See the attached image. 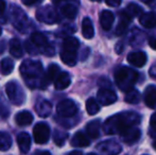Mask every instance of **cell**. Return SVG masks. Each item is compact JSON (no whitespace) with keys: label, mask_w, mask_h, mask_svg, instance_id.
<instances>
[{"label":"cell","mask_w":156,"mask_h":155,"mask_svg":"<svg viewBox=\"0 0 156 155\" xmlns=\"http://www.w3.org/2000/svg\"><path fill=\"white\" fill-rule=\"evenodd\" d=\"M140 115L135 112H122L109 117L103 124L107 135H124L140 122Z\"/></svg>","instance_id":"6da1fadb"},{"label":"cell","mask_w":156,"mask_h":155,"mask_svg":"<svg viewBox=\"0 0 156 155\" xmlns=\"http://www.w3.org/2000/svg\"><path fill=\"white\" fill-rule=\"evenodd\" d=\"M19 71H20V75L23 76V81L29 88L46 89V87H47L45 82L46 73L44 72L43 65L39 61H23L20 65Z\"/></svg>","instance_id":"7a4b0ae2"},{"label":"cell","mask_w":156,"mask_h":155,"mask_svg":"<svg viewBox=\"0 0 156 155\" xmlns=\"http://www.w3.org/2000/svg\"><path fill=\"white\" fill-rule=\"evenodd\" d=\"M139 73L133 68L126 66L118 67L115 71V82L118 88L124 93L134 89V85L138 81Z\"/></svg>","instance_id":"3957f363"},{"label":"cell","mask_w":156,"mask_h":155,"mask_svg":"<svg viewBox=\"0 0 156 155\" xmlns=\"http://www.w3.org/2000/svg\"><path fill=\"white\" fill-rule=\"evenodd\" d=\"M5 91L9 100L15 105H21L26 100V93L21 86L15 81H10L5 85Z\"/></svg>","instance_id":"277c9868"},{"label":"cell","mask_w":156,"mask_h":155,"mask_svg":"<svg viewBox=\"0 0 156 155\" xmlns=\"http://www.w3.org/2000/svg\"><path fill=\"white\" fill-rule=\"evenodd\" d=\"M30 41H32V44L37 48L39 52L44 54L46 56H53L55 51H54V48L51 44L48 41L47 37L44 35L43 33H39V32H34L31 35Z\"/></svg>","instance_id":"5b68a950"},{"label":"cell","mask_w":156,"mask_h":155,"mask_svg":"<svg viewBox=\"0 0 156 155\" xmlns=\"http://www.w3.org/2000/svg\"><path fill=\"white\" fill-rule=\"evenodd\" d=\"M11 18H12V23L14 25V27L17 30L21 32L27 31L28 27H29V19H28L27 15L25 12L20 10L18 6L12 5L11 9Z\"/></svg>","instance_id":"8992f818"},{"label":"cell","mask_w":156,"mask_h":155,"mask_svg":"<svg viewBox=\"0 0 156 155\" xmlns=\"http://www.w3.org/2000/svg\"><path fill=\"white\" fill-rule=\"evenodd\" d=\"M36 19L41 23H47V25H53L58 23V14L55 10L50 5H45L38 8L36 10Z\"/></svg>","instance_id":"52a82bcc"},{"label":"cell","mask_w":156,"mask_h":155,"mask_svg":"<svg viewBox=\"0 0 156 155\" xmlns=\"http://www.w3.org/2000/svg\"><path fill=\"white\" fill-rule=\"evenodd\" d=\"M33 138L38 145H45L50 138V126L46 122H38L33 129Z\"/></svg>","instance_id":"ba28073f"},{"label":"cell","mask_w":156,"mask_h":155,"mask_svg":"<svg viewBox=\"0 0 156 155\" xmlns=\"http://www.w3.org/2000/svg\"><path fill=\"white\" fill-rule=\"evenodd\" d=\"M56 113L62 118L73 117L78 113V105L71 99H65L56 106Z\"/></svg>","instance_id":"9c48e42d"},{"label":"cell","mask_w":156,"mask_h":155,"mask_svg":"<svg viewBox=\"0 0 156 155\" xmlns=\"http://www.w3.org/2000/svg\"><path fill=\"white\" fill-rule=\"evenodd\" d=\"M97 99L100 104L107 106L114 104L117 101V95L111 88H101L97 93Z\"/></svg>","instance_id":"30bf717a"},{"label":"cell","mask_w":156,"mask_h":155,"mask_svg":"<svg viewBox=\"0 0 156 155\" xmlns=\"http://www.w3.org/2000/svg\"><path fill=\"white\" fill-rule=\"evenodd\" d=\"M98 150L103 155H117L122 150L121 146L114 140H106L99 143Z\"/></svg>","instance_id":"8fae6325"},{"label":"cell","mask_w":156,"mask_h":155,"mask_svg":"<svg viewBox=\"0 0 156 155\" xmlns=\"http://www.w3.org/2000/svg\"><path fill=\"white\" fill-rule=\"evenodd\" d=\"M147 54L144 51H134L127 55V62L135 67H144L147 64Z\"/></svg>","instance_id":"7c38bea8"},{"label":"cell","mask_w":156,"mask_h":155,"mask_svg":"<svg viewBox=\"0 0 156 155\" xmlns=\"http://www.w3.org/2000/svg\"><path fill=\"white\" fill-rule=\"evenodd\" d=\"M52 110V104L51 102H49L46 99H41L36 102L35 104V111H36V114L39 117L46 118L51 114Z\"/></svg>","instance_id":"4fadbf2b"},{"label":"cell","mask_w":156,"mask_h":155,"mask_svg":"<svg viewBox=\"0 0 156 155\" xmlns=\"http://www.w3.org/2000/svg\"><path fill=\"white\" fill-rule=\"evenodd\" d=\"M132 18H133V17H132L125 10L120 12V21H119V23H118L117 28H116V35L117 36L123 35L127 29V25L131 23Z\"/></svg>","instance_id":"5bb4252c"},{"label":"cell","mask_w":156,"mask_h":155,"mask_svg":"<svg viewBox=\"0 0 156 155\" xmlns=\"http://www.w3.org/2000/svg\"><path fill=\"white\" fill-rule=\"evenodd\" d=\"M17 143L21 153L27 154L31 149V136L26 132L20 133L17 136Z\"/></svg>","instance_id":"9a60e30c"},{"label":"cell","mask_w":156,"mask_h":155,"mask_svg":"<svg viewBox=\"0 0 156 155\" xmlns=\"http://www.w3.org/2000/svg\"><path fill=\"white\" fill-rule=\"evenodd\" d=\"M144 102L148 107L155 110L156 108V86L149 85L144 90Z\"/></svg>","instance_id":"2e32d148"},{"label":"cell","mask_w":156,"mask_h":155,"mask_svg":"<svg viewBox=\"0 0 156 155\" xmlns=\"http://www.w3.org/2000/svg\"><path fill=\"white\" fill-rule=\"evenodd\" d=\"M71 83V78L70 75L66 71H62V72L58 75V77L56 78V80L54 81V87L58 90H63L66 89Z\"/></svg>","instance_id":"e0dca14e"},{"label":"cell","mask_w":156,"mask_h":155,"mask_svg":"<svg viewBox=\"0 0 156 155\" xmlns=\"http://www.w3.org/2000/svg\"><path fill=\"white\" fill-rule=\"evenodd\" d=\"M115 20L114 14L108 10H104L101 12L100 14V25L102 27V29L104 30H109L113 26V23Z\"/></svg>","instance_id":"ac0fdd59"},{"label":"cell","mask_w":156,"mask_h":155,"mask_svg":"<svg viewBox=\"0 0 156 155\" xmlns=\"http://www.w3.org/2000/svg\"><path fill=\"white\" fill-rule=\"evenodd\" d=\"M139 23L144 28H151L156 26V13L154 12H148L144 13L141 16L139 17Z\"/></svg>","instance_id":"d6986e66"},{"label":"cell","mask_w":156,"mask_h":155,"mask_svg":"<svg viewBox=\"0 0 156 155\" xmlns=\"http://www.w3.org/2000/svg\"><path fill=\"white\" fill-rule=\"evenodd\" d=\"M34 118H33V115L28 111H23V112H19L16 114L15 116V121L18 125L20 126H27L30 125V124L33 122Z\"/></svg>","instance_id":"ffe728a7"},{"label":"cell","mask_w":156,"mask_h":155,"mask_svg":"<svg viewBox=\"0 0 156 155\" xmlns=\"http://www.w3.org/2000/svg\"><path fill=\"white\" fill-rule=\"evenodd\" d=\"M70 143H71V146H73V147H79V148L88 147L89 139L87 138V136L83 132H76V134H74V136L72 137Z\"/></svg>","instance_id":"44dd1931"},{"label":"cell","mask_w":156,"mask_h":155,"mask_svg":"<svg viewBox=\"0 0 156 155\" xmlns=\"http://www.w3.org/2000/svg\"><path fill=\"white\" fill-rule=\"evenodd\" d=\"M10 53L12 54L14 58H20L23 55V49L21 43L18 38H12L10 41Z\"/></svg>","instance_id":"7402d4cb"},{"label":"cell","mask_w":156,"mask_h":155,"mask_svg":"<svg viewBox=\"0 0 156 155\" xmlns=\"http://www.w3.org/2000/svg\"><path fill=\"white\" fill-rule=\"evenodd\" d=\"M60 73H61V69H60V67H58V65L50 64L49 67H48V69H47L46 76H45L46 85H48L51 82H54V81L56 80V78L58 77Z\"/></svg>","instance_id":"603a6c76"},{"label":"cell","mask_w":156,"mask_h":155,"mask_svg":"<svg viewBox=\"0 0 156 155\" xmlns=\"http://www.w3.org/2000/svg\"><path fill=\"white\" fill-rule=\"evenodd\" d=\"M100 126H101V122L99 119L93 120V121L88 122L86 125L87 136H89L93 139L98 138L99 135H100Z\"/></svg>","instance_id":"cb8c5ba5"},{"label":"cell","mask_w":156,"mask_h":155,"mask_svg":"<svg viewBox=\"0 0 156 155\" xmlns=\"http://www.w3.org/2000/svg\"><path fill=\"white\" fill-rule=\"evenodd\" d=\"M82 34L86 39H91L94 35V29L89 17H85L82 21Z\"/></svg>","instance_id":"d4e9b609"},{"label":"cell","mask_w":156,"mask_h":155,"mask_svg":"<svg viewBox=\"0 0 156 155\" xmlns=\"http://www.w3.org/2000/svg\"><path fill=\"white\" fill-rule=\"evenodd\" d=\"M140 135H141V131L137 128L132 129L131 131H129L127 133H125L124 135H122V140L124 141L127 145H133L134 143L138 140L140 138Z\"/></svg>","instance_id":"484cf974"},{"label":"cell","mask_w":156,"mask_h":155,"mask_svg":"<svg viewBox=\"0 0 156 155\" xmlns=\"http://www.w3.org/2000/svg\"><path fill=\"white\" fill-rule=\"evenodd\" d=\"M61 12L66 18L74 19L78 14V8L73 3H64L61 8Z\"/></svg>","instance_id":"4316f807"},{"label":"cell","mask_w":156,"mask_h":155,"mask_svg":"<svg viewBox=\"0 0 156 155\" xmlns=\"http://www.w3.org/2000/svg\"><path fill=\"white\" fill-rule=\"evenodd\" d=\"M14 70V61L10 58H5L0 62V72L3 76H9Z\"/></svg>","instance_id":"83f0119b"},{"label":"cell","mask_w":156,"mask_h":155,"mask_svg":"<svg viewBox=\"0 0 156 155\" xmlns=\"http://www.w3.org/2000/svg\"><path fill=\"white\" fill-rule=\"evenodd\" d=\"M79 46H80V41H79V39L70 36V37H67L65 41H64L62 50H65V51L76 52V50L79 49Z\"/></svg>","instance_id":"f1b7e54d"},{"label":"cell","mask_w":156,"mask_h":155,"mask_svg":"<svg viewBox=\"0 0 156 155\" xmlns=\"http://www.w3.org/2000/svg\"><path fill=\"white\" fill-rule=\"evenodd\" d=\"M61 58H62V62L64 64L68 65V66H74L76 64V52L62 50L61 51Z\"/></svg>","instance_id":"f546056e"},{"label":"cell","mask_w":156,"mask_h":155,"mask_svg":"<svg viewBox=\"0 0 156 155\" xmlns=\"http://www.w3.org/2000/svg\"><path fill=\"white\" fill-rule=\"evenodd\" d=\"M12 147V137L6 132H0V151H8Z\"/></svg>","instance_id":"4dcf8cb0"},{"label":"cell","mask_w":156,"mask_h":155,"mask_svg":"<svg viewBox=\"0 0 156 155\" xmlns=\"http://www.w3.org/2000/svg\"><path fill=\"white\" fill-rule=\"evenodd\" d=\"M86 111L88 113V115H90V116H94V115L99 113L100 104H99V102L94 98H89L86 101Z\"/></svg>","instance_id":"1f68e13d"},{"label":"cell","mask_w":156,"mask_h":155,"mask_svg":"<svg viewBox=\"0 0 156 155\" xmlns=\"http://www.w3.org/2000/svg\"><path fill=\"white\" fill-rule=\"evenodd\" d=\"M124 100L126 103H131V104H136L139 102L140 100V93L138 90H136L135 88L129 90V93H125Z\"/></svg>","instance_id":"d6a6232c"},{"label":"cell","mask_w":156,"mask_h":155,"mask_svg":"<svg viewBox=\"0 0 156 155\" xmlns=\"http://www.w3.org/2000/svg\"><path fill=\"white\" fill-rule=\"evenodd\" d=\"M68 137V134L65 132H62V131H58L55 130L54 131V134H53V140L54 143H56V146L58 147H62V146L65 143L66 139Z\"/></svg>","instance_id":"836d02e7"},{"label":"cell","mask_w":156,"mask_h":155,"mask_svg":"<svg viewBox=\"0 0 156 155\" xmlns=\"http://www.w3.org/2000/svg\"><path fill=\"white\" fill-rule=\"evenodd\" d=\"M125 11H126V12L129 13V14L131 15L132 17H133V16H137V15H139V14H141V13H142V9L140 8L139 5H137L136 3L127 4Z\"/></svg>","instance_id":"e575fe53"},{"label":"cell","mask_w":156,"mask_h":155,"mask_svg":"<svg viewBox=\"0 0 156 155\" xmlns=\"http://www.w3.org/2000/svg\"><path fill=\"white\" fill-rule=\"evenodd\" d=\"M25 48H26V50H27L29 54H32V55H36V54H38V52H37L38 50H37V48L33 45L32 41H30V39H28V41H26Z\"/></svg>","instance_id":"d590c367"},{"label":"cell","mask_w":156,"mask_h":155,"mask_svg":"<svg viewBox=\"0 0 156 155\" xmlns=\"http://www.w3.org/2000/svg\"><path fill=\"white\" fill-rule=\"evenodd\" d=\"M23 3L25 5L31 6V5H35V4H41V0H23Z\"/></svg>","instance_id":"8d00e7d4"},{"label":"cell","mask_w":156,"mask_h":155,"mask_svg":"<svg viewBox=\"0 0 156 155\" xmlns=\"http://www.w3.org/2000/svg\"><path fill=\"white\" fill-rule=\"evenodd\" d=\"M150 125H151V129H152L153 131H155V132H156V112L152 115V116H151Z\"/></svg>","instance_id":"74e56055"},{"label":"cell","mask_w":156,"mask_h":155,"mask_svg":"<svg viewBox=\"0 0 156 155\" xmlns=\"http://www.w3.org/2000/svg\"><path fill=\"white\" fill-rule=\"evenodd\" d=\"M105 3L107 4V5L109 6H119L120 4H121V1L120 0H113V1H109V0H107V1H105Z\"/></svg>","instance_id":"f35d334b"},{"label":"cell","mask_w":156,"mask_h":155,"mask_svg":"<svg viewBox=\"0 0 156 155\" xmlns=\"http://www.w3.org/2000/svg\"><path fill=\"white\" fill-rule=\"evenodd\" d=\"M149 73H150V77L152 79H155L156 80V65H154V66L151 67L150 71H149Z\"/></svg>","instance_id":"ab89813d"},{"label":"cell","mask_w":156,"mask_h":155,"mask_svg":"<svg viewBox=\"0 0 156 155\" xmlns=\"http://www.w3.org/2000/svg\"><path fill=\"white\" fill-rule=\"evenodd\" d=\"M149 45L152 49L156 50V38H150L149 39Z\"/></svg>","instance_id":"60d3db41"},{"label":"cell","mask_w":156,"mask_h":155,"mask_svg":"<svg viewBox=\"0 0 156 155\" xmlns=\"http://www.w3.org/2000/svg\"><path fill=\"white\" fill-rule=\"evenodd\" d=\"M4 10H5V2L2 1V0H0V14L3 13Z\"/></svg>","instance_id":"b9f144b4"},{"label":"cell","mask_w":156,"mask_h":155,"mask_svg":"<svg viewBox=\"0 0 156 155\" xmlns=\"http://www.w3.org/2000/svg\"><path fill=\"white\" fill-rule=\"evenodd\" d=\"M34 155H51V154H50V152H48V151H41V152L37 151Z\"/></svg>","instance_id":"7bdbcfd3"},{"label":"cell","mask_w":156,"mask_h":155,"mask_svg":"<svg viewBox=\"0 0 156 155\" xmlns=\"http://www.w3.org/2000/svg\"><path fill=\"white\" fill-rule=\"evenodd\" d=\"M68 155H83V154H82V152H80V151H71Z\"/></svg>","instance_id":"ee69618b"},{"label":"cell","mask_w":156,"mask_h":155,"mask_svg":"<svg viewBox=\"0 0 156 155\" xmlns=\"http://www.w3.org/2000/svg\"><path fill=\"white\" fill-rule=\"evenodd\" d=\"M153 147H154V149H156V141L154 143V145H153Z\"/></svg>","instance_id":"f6af8a7d"},{"label":"cell","mask_w":156,"mask_h":155,"mask_svg":"<svg viewBox=\"0 0 156 155\" xmlns=\"http://www.w3.org/2000/svg\"><path fill=\"white\" fill-rule=\"evenodd\" d=\"M1 33H2V29H1V27H0V35H1Z\"/></svg>","instance_id":"bcb514c9"},{"label":"cell","mask_w":156,"mask_h":155,"mask_svg":"<svg viewBox=\"0 0 156 155\" xmlns=\"http://www.w3.org/2000/svg\"><path fill=\"white\" fill-rule=\"evenodd\" d=\"M88 155H97V154H94V153H90V154H88Z\"/></svg>","instance_id":"7dc6e473"},{"label":"cell","mask_w":156,"mask_h":155,"mask_svg":"<svg viewBox=\"0 0 156 155\" xmlns=\"http://www.w3.org/2000/svg\"><path fill=\"white\" fill-rule=\"evenodd\" d=\"M144 155H146V154H144Z\"/></svg>","instance_id":"c3c4849f"}]
</instances>
